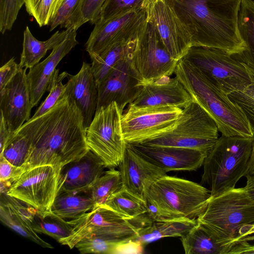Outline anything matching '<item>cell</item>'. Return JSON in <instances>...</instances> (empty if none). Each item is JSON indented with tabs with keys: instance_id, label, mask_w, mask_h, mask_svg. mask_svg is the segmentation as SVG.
Listing matches in <instances>:
<instances>
[{
	"instance_id": "cell-1",
	"label": "cell",
	"mask_w": 254,
	"mask_h": 254,
	"mask_svg": "<svg viewBox=\"0 0 254 254\" xmlns=\"http://www.w3.org/2000/svg\"><path fill=\"white\" fill-rule=\"evenodd\" d=\"M17 131L30 143L25 171L44 165L61 169L89 150L82 114L65 92L49 111L26 122Z\"/></svg>"
},
{
	"instance_id": "cell-2",
	"label": "cell",
	"mask_w": 254,
	"mask_h": 254,
	"mask_svg": "<svg viewBox=\"0 0 254 254\" xmlns=\"http://www.w3.org/2000/svg\"><path fill=\"white\" fill-rule=\"evenodd\" d=\"M190 34L192 46L230 55L246 49L238 19L243 0H167Z\"/></svg>"
},
{
	"instance_id": "cell-3",
	"label": "cell",
	"mask_w": 254,
	"mask_h": 254,
	"mask_svg": "<svg viewBox=\"0 0 254 254\" xmlns=\"http://www.w3.org/2000/svg\"><path fill=\"white\" fill-rule=\"evenodd\" d=\"M174 74L194 101L213 119L222 135L254 136V129L242 110L213 85L192 63L182 58L178 61Z\"/></svg>"
},
{
	"instance_id": "cell-4",
	"label": "cell",
	"mask_w": 254,
	"mask_h": 254,
	"mask_svg": "<svg viewBox=\"0 0 254 254\" xmlns=\"http://www.w3.org/2000/svg\"><path fill=\"white\" fill-rule=\"evenodd\" d=\"M211 197L210 190L186 179L164 176L147 190L144 200L153 221L196 219Z\"/></svg>"
},
{
	"instance_id": "cell-5",
	"label": "cell",
	"mask_w": 254,
	"mask_h": 254,
	"mask_svg": "<svg viewBox=\"0 0 254 254\" xmlns=\"http://www.w3.org/2000/svg\"><path fill=\"white\" fill-rule=\"evenodd\" d=\"M197 220L230 250L241 241L254 240V236H251L254 234V201L245 187L211 196Z\"/></svg>"
},
{
	"instance_id": "cell-6",
	"label": "cell",
	"mask_w": 254,
	"mask_h": 254,
	"mask_svg": "<svg viewBox=\"0 0 254 254\" xmlns=\"http://www.w3.org/2000/svg\"><path fill=\"white\" fill-rule=\"evenodd\" d=\"M254 136L222 135L207 154L201 183L209 186L212 197L234 189L248 174Z\"/></svg>"
},
{
	"instance_id": "cell-7",
	"label": "cell",
	"mask_w": 254,
	"mask_h": 254,
	"mask_svg": "<svg viewBox=\"0 0 254 254\" xmlns=\"http://www.w3.org/2000/svg\"><path fill=\"white\" fill-rule=\"evenodd\" d=\"M218 131L213 119L193 101L183 109L181 116L171 129L140 144L195 149L207 155L219 138Z\"/></svg>"
},
{
	"instance_id": "cell-8",
	"label": "cell",
	"mask_w": 254,
	"mask_h": 254,
	"mask_svg": "<svg viewBox=\"0 0 254 254\" xmlns=\"http://www.w3.org/2000/svg\"><path fill=\"white\" fill-rule=\"evenodd\" d=\"M184 58L227 95L243 90L251 82L246 66L235 55L215 48L192 46Z\"/></svg>"
},
{
	"instance_id": "cell-9",
	"label": "cell",
	"mask_w": 254,
	"mask_h": 254,
	"mask_svg": "<svg viewBox=\"0 0 254 254\" xmlns=\"http://www.w3.org/2000/svg\"><path fill=\"white\" fill-rule=\"evenodd\" d=\"M123 112L115 102L101 107L85 129L89 149L109 169L119 166L127 145L122 130Z\"/></svg>"
},
{
	"instance_id": "cell-10",
	"label": "cell",
	"mask_w": 254,
	"mask_h": 254,
	"mask_svg": "<svg viewBox=\"0 0 254 254\" xmlns=\"http://www.w3.org/2000/svg\"><path fill=\"white\" fill-rule=\"evenodd\" d=\"M139 217L127 219L104 204L96 206L80 218L70 220L74 227L72 234L59 242L72 249L85 237L95 236L120 242L135 240L143 226L134 223Z\"/></svg>"
},
{
	"instance_id": "cell-11",
	"label": "cell",
	"mask_w": 254,
	"mask_h": 254,
	"mask_svg": "<svg viewBox=\"0 0 254 254\" xmlns=\"http://www.w3.org/2000/svg\"><path fill=\"white\" fill-rule=\"evenodd\" d=\"M131 62L142 85L174 73L178 61L164 45L150 11L138 36Z\"/></svg>"
},
{
	"instance_id": "cell-12",
	"label": "cell",
	"mask_w": 254,
	"mask_h": 254,
	"mask_svg": "<svg viewBox=\"0 0 254 254\" xmlns=\"http://www.w3.org/2000/svg\"><path fill=\"white\" fill-rule=\"evenodd\" d=\"M183 109L172 106L128 105L123 112L122 126L128 144H137L155 138L171 129Z\"/></svg>"
},
{
	"instance_id": "cell-13",
	"label": "cell",
	"mask_w": 254,
	"mask_h": 254,
	"mask_svg": "<svg viewBox=\"0 0 254 254\" xmlns=\"http://www.w3.org/2000/svg\"><path fill=\"white\" fill-rule=\"evenodd\" d=\"M60 169L40 165L25 171L6 193L40 211L50 210L59 190Z\"/></svg>"
},
{
	"instance_id": "cell-14",
	"label": "cell",
	"mask_w": 254,
	"mask_h": 254,
	"mask_svg": "<svg viewBox=\"0 0 254 254\" xmlns=\"http://www.w3.org/2000/svg\"><path fill=\"white\" fill-rule=\"evenodd\" d=\"M151 8L135 10L101 24H95L85 44L92 58L110 46L137 37L149 15Z\"/></svg>"
},
{
	"instance_id": "cell-15",
	"label": "cell",
	"mask_w": 254,
	"mask_h": 254,
	"mask_svg": "<svg viewBox=\"0 0 254 254\" xmlns=\"http://www.w3.org/2000/svg\"><path fill=\"white\" fill-rule=\"evenodd\" d=\"M131 57L119 62L97 85L96 110L115 102L124 111L139 93L142 82L131 64Z\"/></svg>"
},
{
	"instance_id": "cell-16",
	"label": "cell",
	"mask_w": 254,
	"mask_h": 254,
	"mask_svg": "<svg viewBox=\"0 0 254 254\" xmlns=\"http://www.w3.org/2000/svg\"><path fill=\"white\" fill-rule=\"evenodd\" d=\"M150 14L172 57L177 61L183 58L192 46L191 37L173 6L167 0H155Z\"/></svg>"
},
{
	"instance_id": "cell-17",
	"label": "cell",
	"mask_w": 254,
	"mask_h": 254,
	"mask_svg": "<svg viewBox=\"0 0 254 254\" xmlns=\"http://www.w3.org/2000/svg\"><path fill=\"white\" fill-rule=\"evenodd\" d=\"M26 69L20 67L15 76L0 91V115L13 134L30 120L33 107Z\"/></svg>"
},
{
	"instance_id": "cell-18",
	"label": "cell",
	"mask_w": 254,
	"mask_h": 254,
	"mask_svg": "<svg viewBox=\"0 0 254 254\" xmlns=\"http://www.w3.org/2000/svg\"><path fill=\"white\" fill-rule=\"evenodd\" d=\"M119 167L123 186L143 199L150 186L167 175V173L151 163L128 144Z\"/></svg>"
},
{
	"instance_id": "cell-19",
	"label": "cell",
	"mask_w": 254,
	"mask_h": 254,
	"mask_svg": "<svg viewBox=\"0 0 254 254\" xmlns=\"http://www.w3.org/2000/svg\"><path fill=\"white\" fill-rule=\"evenodd\" d=\"M130 145L143 157L166 173L196 170L203 165L206 156L200 151L190 148Z\"/></svg>"
},
{
	"instance_id": "cell-20",
	"label": "cell",
	"mask_w": 254,
	"mask_h": 254,
	"mask_svg": "<svg viewBox=\"0 0 254 254\" xmlns=\"http://www.w3.org/2000/svg\"><path fill=\"white\" fill-rule=\"evenodd\" d=\"M105 168L101 160L89 150L61 169L58 194L87 192L103 174Z\"/></svg>"
},
{
	"instance_id": "cell-21",
	"label": "cell",
	"mask_w": 254,
	"mask_h": 254,
	"mask_svg": "<svg viewBox=\"0 0 254 254\" xmlns=\"http://www.w3.org/2000/svg\"><path fill=\"white\" fill-rule=\"evenodd\" d=\"M193 101L191 96L176 76H165L143 84L137 96L129 105L172 106L184 109Z\"/></svg>"
},
{
	"instance_id": "cell-22",
	"label": "cell",
	"mask_w": 254,
	"mask_h": 254,
	"mask_svg": "<svg viewBox=\"0 0 254 254\" xmlns=\"http://www.w3.org/2000/svg\"><path fill=\"white\" fill-rule=\"evenodd\" d=\"M76 31L72 27L65 39L52 50L47 58L29 68L27 77L33 107L38 104L47 91L50 79L58 64L78 44Z\"/></svg>"
},
{
	"instance_id": "cell-23",
	"label": "cell",
	"mask_w": 254,
	"mask_h": 254,
	"mask_svg": "<svg viewBox=\"0 0 254 254\" xmlns=\"http://www.w3.org/2000/svg\"><path fill=\"white\" fill-rule=\"evenodd\" d=\"M65 93L75 102L83 118L85 129L91 123L96 113L98 102V88L91 65L83 62L75 75L68 74Z\"/></svg>"
},
{
	"instance_id": "cell-24",
	"label": "cell",
	"mask_w": 254,
	"mask_h": 254,
	"mask_svg": "<svg viewBox=\"0 0 254 254\" xmlns=\"http://www.w3.org/2000/svg\"><path fill=\"white\" fill-rule=\"evenodd\" d=\"M0 219L3 224L21 236L44 248L53 249L38 235L31 225L34 208L6 193H0Z\"/></svg>"
},
{
	"instance_id": "cell-25",
	"label": "cell",
	"mask_w": 254,
	"mask_h": 254,
	"mask_svg": "<svg viewBox=\"0 0 254 254\" xmlns=\"http://www.w3.org/2000/svg\"><path fill=\"white\" fill-rule=\"evenodd\" d=\"M181 240L186 254H226L230 250L205 225L197 220Z\"/></svg>"
},
{
	"instance_id": "cell-26",
	"label": "cell",
	"mask_w": 254,
	"mask_h": 254,
	"mask_svg": "<svg viewBox=\"0 0 254 254\" xmlns=\"http://www.w3.org/2000/svg\"><path fill=\"white\" fill-rule=\"evenodd\" d=\"M72 27L62 31H57L50 38L44 41L37 39L26 26L23 32L22 51L20 65L22 68H30L39 63L48 51L58 46L66 37Z\"/></svg>"
},
{
	"instance_id": "cell-27",
	"label": "cell",
	"mask_w": 254,
	"mask_h": 254,
	"mask_svg": "<svg viewBox=\"0 0 254 254\" xmlns=\"http://www.w3.org/2000/svg\"><path fill=\"white\" fill-rule=\"evenodd\" d=\"M138 36L117 43L91 59V68L97 85L119 62L132 57Z\"/></svg>"
},
{
	"instance_id": "cell-28",
	"label": "cell",
	"mask_w": 254,
	"mask_h": 254,
	"mask_svg": "<svg viewBox=\"0 0 254 254\" xmlns=\"http://www.w3.org/2000/svg\"><path fill=\"white\" fill-rule=\"evenodd\" d=\"M196 223L197 219L152 221L139 229L138 236L135 240L143 245L165 237H181L189 232Z\"/></svg>"
},
{
	"instance_id": "cell-29",
	"label": "cell",
	"mask_w": 254,
	"mask_h": 254,
	"mask_svg": "<svg viewBox=\"0 0 254 254\" xmlns=\"http://www.w3.org/2000/svg\"><path fill=\"white\" fill-rule=\"evenodd\" d=\"M94 205L87 192L58 193L51 210L65 220H76L91 210Z\"/></svg>"
},
{
	"instance_id": "cell-30",
	"label": "cell",
	"mask_w": 254,
	"mask_h": 254,
	"mask_svg": "<svg viewBox=\"0 0 254 254\" xmlns=\"http://www.w3.org/2000/svg\"><path fill=\"white\" fill-rule=\"evenodd\" d=\"M31 225L37 233L47 235L58 242L69 237L72 234L74 227L70 220L64 219L51 210L40 211L35 208Z\"/></svg>"
},
{
	"instance_id": "cell-31",
	"label": "cell",
	"mask_w": 254,
	"mask_h": 254,
	"mask_svg": "<svg viewBox=\"0 0 254 254\" xmlns=\"http://www.w3.org/2000/svg\"><path fill=\"white\" fill-rule=\"evenodd\" d=\"M104 204L128 219H135L147 212L144 200L123 186L110 195Z\"/></svg>"
},
{
	"instance_id": "cell-32",
	"label": "cell",
	"mask_w": 254,
	"mask_h": 254,
	"mask_svg": "<svg viewBox=\"0 0 254 254\" xmlns=\"http://www.w3.org/2000/svg\"><path fill=\"white\" fill-rule=\"evenodd\" d=\"M238 26L246 49L237 55L254 66V0H243L239 13Z\"/></svg>"
},
{
	"instance_id": "cell-33",
	"label": "cell",
	"mask_w": 254,
	"mask_h": 254,
	"mask_svg": "<svg viewBox=\"0 0 254 254\" xmlns=\"http://www.w3.org/2000/svg\"><path fill=\"white\" fill-rule=\"evenodd\" d=\"M122 186L120 171L115 168H111L104 172L87 192L90 194L95 207L104 204L109 197Z\"/></svg>"
},
{
	"instance_id": "cell-34",
	"label": "cell",
	"mask_w": 254,
	"mask_h": 254,
	"mask_svg": "<svg viewBox=\"0 0 254 254\" xmlns=\"http://www.w3.org/2000/svg\"><path fill=\"white\" fill-rule=\"evenodd\" d=\"M155 0H106L95 24H103L111 19L129 12L150 9Z\"/></svg>"
},
{
	"instance_id": "cell-35",
	"label": "cell",
	"mask_w": 254,
	"mask_h": 254,
	"mask_svg": "<svg viewBox=\"0 0 254 254\" xmlns=\"http://www.w3.org/2000/svg\"><path fill=\"white\" fill-rule=\"evenodd\" d=\"M235 56L246 66L251 82L243 90L233 92L228 95L230 100L242 110L254 129V66L237 55Z\"/></svg>"
},
{
	"instance_id": "cell-36",
	"label": "cell",
	"mask_w": 254,
	"mask_h": 254,
	"mask_svg": "<svg viewBox=\"0 0 254 254\" xmlns=\"http://www.w3.org/2000/svg\"><path fill=\"white\" fill-rule=\"evenodd\" d=\"M30 148L28 139L22 133L17 131L8 141L3 151L0 153L2 156L11 164L23 167Z\"/></svg>"
},
{
	"instance_id": "cell-37",
	"label": "cell",
	"mask_w": 254,
	"mask_h": 254,
	"mask_svg": "<svg viewBox=\"0 0 254 254\" xmlns=\"http://www.w3.org/2000/svg\"><path fill=\"white\" fill-rule=\"evenodd\" d=\"M68 74L66 71L59 74V69L55 70L47 88L49 95L30 120H33L45 114L63 96L66 91V85L63 83V81L67 77Z\"/></svg>"
},
{
	"instance_id": "cell-38",
	"label": "cell",
	"mask_w": 254,
	"mask_h": 254,
	"mask_svg": "<svg viewBox=\"0 0 254 254\" xmlns=\"http://www.w3.org/2000/svg\"><path fill=\"white\" fill-rule=\"evenodd\" d=\"M83 1L64 0L50 22V31H53L59 26L66 29L74 27Z\"/></svg>"
},
{
	"instance_id": "cell-39",
	"label": "cell",
	"mask_w": 254,
	"mask_h": 254,
	"mask_svg": "<svg viewBox=\"0 0 254 254\" xmlns=\"http://www.w3.org/2000/svg\"><path fill=\"white\" fill-rule=\"evenodd\" d=\"M122 242H124L102 237L90 236L82 239L75 244L74 248L81 254H114L117 247Z\"/></svg>"
},
{
	"instance_id": "cell-40",
	"label": "cell",
	"mask_w": 254,
	"mask_h": 254,
	"mask_svg": "<svg viewBox=\"0 0 254 254\" xmlns=\"http://www.w3.org/2000/svg\"><path fill=\"white\" fill-rule=\"evenodd\" d=\"M25 0H0V32L10 31Z\"/></svg>"
},
{
	"instance_id": "cell-41",
	"label": "cell",
	"mask_w": 254,
	"mask_h": 254,
	"mask_svg": "<svg viewBox=\"0 0 254 254\" xmlns=\"http://www.w3.org/2000/svg\"><path fill=\"white\" fill-rule=\"evenodd\" d=\"M53 0H25L28 13L33 17L40 27L49 25Z\"/></svg>"
},
{
	"instance_id": "cell-42",
	"label": "cell",
	"mask_w": 254,
	"mask_h": 254,
	"mask_svg": "<svg viewBox=\"0 0 254 254\" xmlns=\"http://www.w3.org/2000/svg\"><path fill=\"white\" fill-rule=\"evenodd\" d=\"M25 171L23 167L14 165L0 156V193H6Z\"/></svg>"
},
{
	"instance_id": "cell-43",
	"label": "cell",
	"mask_w": 254,
	"mask_h": 254,
	"mask_svg": "<svg viewBox=\"0 0 254 254\" xmlns=\"http://www.w3.org/2000/svg\"><path fill=\"white\" fill-rule=\"evenodd\" d=\"M106 0H83L74 28L77 30L87 22L95 24Z\"/></svg>"
},
{
	"instance_id": "cell-44",
	"label": "cell",
	"mask_w": 254,
	"mask_h": 254,
	"mask_svg": "<svg viewBox=\"0 0 254 254\" xmlns=\"http://www.w3.org/2000/svg\"><path fill=\"white\" fill-rule=\"evenodd\" d=\"M20 65L14 58L10 59L0 68V91L15 76Z\"/></svg>"
},
{
	"instance_id": "cell-45",
	"label": "cell",
	"mask_w": 254,
	"mask_h": 254,
	"mask_svg": "<svg viewBox=\"0 0 254 254\" xmlns=\"http://www.w3.org/2000/svg\"><path fill=\"white\" fill-rule=\"evenodd\" d=\"M143 244L136 240H131L119 244L114 254H141L143 253Z\"/></svg>"
},
{
	"instance_id": "cell-46",
	"label": "cell",
	"mask_w": 254,
	"mask_h": 254,
	"mask_svg": "<svg viewBox=\"0 0 254 254\" xmlns=\"http://www.w3.org/2000/svg\"><path fill=\"white\" fill-rule=\"evenodd\" d=\"M13 134L7 127L1 115L0 117V153L4 149L8 141Z\"/></svg>"
},
{
	"instance_id": "cell-47",
	"label": "cell",
	"mask_w": 254,
	"mask_h": 254,
	"mask_svg": "<svg viewBox=\"0 0 254 254\" xmlns=\"http://www.w3.org/2000/svg\"><path fill=\"white\" fill-rule=\"evenodd\" d=\"M248 241H241L234 245L228 252V254H254V245Z\"/></svg>"
},
{
	"instance_id": "cell-48",
	"label": "cell",
	"mask_w": 254,
	"mask_h": 254,
	"mask_svg": "<svg viewBox=\"0 0 254 254\" xmlns=\"http://www.w3.org/2000/svg\"><path fill=\"white\" fill-rule=\"evenodd\" d=\"M64 0H53L51 12V20L59 9Z\"/></svg>"
},
{
	"instance_id": "cell-49",
	"label": "cell",
	"mask_w": 254,
	"mask_h": 254,
	"mask_svg": "<svg viewBox=\"0 0 254 254\" xmlns=\"http://www.w3.org/2000/svg\"><path fill=\"white\" fill-rule=\"evenodd\" d=\"M247 175H254V138L252 152L249 164V172Z\"/></svg>"
},
{
	"instance_id": "cell-50",
	"label": "cell",
	"mask_w": 254,
	"mask_h": 254,
	"mask_svg": "<svg viewBox=\"0 0 254 254\" xmlns=\"http://www.w3.org/2000/svg\"><path fill=\"white\" fill-rule=\"evenodd\" d=\"M246 177L247 178V184L245 187L247 189L254 187V175H247Z\"/></svg>"
},
{
	"instance_id": "cell-51",
	"label": "cell",
	"mask_w": 254,
	"mask_h": 254,
	"mask_svg": "<svg viewBox=\"0 0 254 254\" xmlns=\"http://www.w3.org/2000/svg\"><path fill=\"white\" fill-rule=\"evenodd\" d=\"M247 191L250 197L254 201V187L248 189Z\"/></svg>"
}]
</instances>
